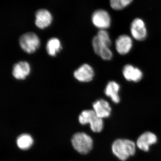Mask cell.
I'll list each match as a JSON object with an SVG mask.
<instances>
[{
  "instance_id": "obj_16",
  "label": "cell",
  "mask_w": 161,
  "mask_h": 161,
  "mask_svg": "<svg viewBox=\"0 0 161 161\" xmlns=\"http://www.w3.org/2000/svg\"><path fill=\"white\" fill-rule=\"evenodd\" d=\"M62 49L60 40L57 38H52L47 41L46 50L47 53L52 57H55Z\"/></svg>"
},
{
  "instance_id": "obj_12",
  "label": "cell",
  "mask_w": 161,
  "mask_h": 161,
  "mask_svg": "<svg viewBox=\"0 0 161 161\" xmlns=\"http://www.w3.org/2000/svg\"><path fill=\"white\" fill-rule=\"evenodd\" d=\"M93 110L98 117L108 118L111 115L112 108L109 103L103 99L97 100L93 104Z\"/></svg>"
},
{
  "instance_id": "obj_7",
  "label": "cell",
  "mask_w": 161,
  "mask_h": 161,
  "mask_svg": "<svg viewBox=\"0 0 161 161\" xmlns=\"http://www.w3.org/2000/svg\"><path fill=\"white\" fill-rule=\"evenodd\" d=\"M158 141L157 136L153 132H146L139 136L136 141V146L140 150L148 152L150 147L156 143Z\"/></svg>"
},
{
  "instance_id": "obj_8",
  "label": "cell",
  "mask_w": 161,
  "mask_h": 161,
  "mask_svg": "<svg viewBox=\"0 0 161 161\" xmlns=\"http://www.w3.org/2000/svg\"><path fill=\"white\" fill-rule=\"evenodd\" d=\"M92 46L95 53L104 60H109L113 57V53L110 47L103 42H101L95 36L92 40Z\"/></svg>"
},
{
  "instance_id": "obj_9",
  "label": "cell",
  "mask_w": 161,
  "mask_h": 161,
  "mask_svg": "<svg viewBox=\"0 0 161 161\" xmlns=\"http://www.w3.org/2000/svg\"><path fill=\"white\" fill-rule=\"evenodd\" d=\"M95 72L89 64H84L75 70L74 73L75 78L80 82H88L94 78Z\"/></svg>"
},
{
  "instance_id": "obj_15",
  "label": "cell",
  "mask_w": 161,
  "mask_h": 161,
  "mask_svg": "<svg viewBox=\"0 0 161 161\" xmlns=\"http://www.w3.org/2000/svg\"><path fill=\"white\" fill-rule=\"evenodd\" d=\"M119 90L120 86L118 83L115 81H110L107 84L104 91L105 94L111 98L114 103H118L120 102L119 95Z\"/></svg>"
},
{
  "instance_id": "obj_3",
  "label": "cell",
  "mask_w": 161,
  "mask_h": 161,
  "mask_svg": "<svg viewBox=\"0 0 161 161\" xmlns=\"http://www.w3.org/2000/svg\"><path fill=\"white\" fill-rule=\"evenodd\" d=\"M71 141L75 150L81 154H87L93 148V142L92 137L84 132L75 133L72 137Z\"/></svg>"
},
{
  "instance_id": "obj_1",
  "label": "cell",
  "mask_w": 161,
  "mask_h": 161,
  "mask_svg": "<svg viewBox=\"0 0 161 161\" xmlns=\"http://www.w3.org/2000/svg\"><path fill=\"white\" fill-rule=\"evenodd\" d=\"M136 146L134 142L130 140L118 139L112 144V151L120 160L125 161L135 154Z\"/></svg>"
},
{
  "instance_id": "obj_5",
  "label": "cell",
  "mask_w": 161,
  "mask_h": 161,
  "mask_svg": "<svg viewBox=\"0 0 161 161\" xmlns=\"http://www.w3.org/2000/svg\"><path fill=\"white\" fill-rule=\"evenodd\" d=\"M93 25L100 30H106L111 25V18L106 10L102 9L95 10L92 15Z\"/></svg>"
},
{
  "instance_id": "obj_6",
  "label": "cell",
  "mask_w": 161,
  "mask_h": 161,
  "mask_svg": "<svg viewBox=\"0 0 161 161\" xmlns=\"http://www.w3.org/2000/svg\"><path fill=\"white\" fill-rule=\"evenodd\" d=\"M130 32L132 37L138 41H143L147 37V31L143 20L136 18L132 21L130 26Z\"/></svg>"
},
{
  "instance_id": "obj_18",
  "label": "cell",
  "mask_w": 161,
  "mask_h": 161,
  "mask_svg": "<svg viewBox=\"0 0 161 161\" xmlns=\"http://www.w3.org/2000/svg\"><path fill=\"white\" fill-rule=\"evenodd\" d=\"M132 1L133 0H110V5L114 10H120L129 6Z\"/></svg>"
},
{
  "instance_id": "obj_10",
  "label": "cell",
  "mask_w": 161,
  "mask_h": 161,
  "mask_svg": "<svg viewBox=\"0 0 161 161\" xmlns=\"http://www.w3.org/2000/svg\"><path fill=\"white\" fill-rule=\"evenodd\" d=\"M52 22L53 16L47 9H40L36 12L35 24L40 29H44L48 27Z\"/></svg>"
},
{
  "instance_id": "obj_17",
  "label": "cell",
  "mask_w": 161,
  "mask_h": 161,
  "mask_svg": "<svg viewBox=\"0 0 161 161\" xmlns=\"http://www.w3.org/2000/svg\"><path fill=\"white\" fill-rule=\"evenodd\" d=\"M33 142L32 137L28 134H23L19 136L16 141L18 147L22 150H28L32 147Z\"/></svg>"
},
{
  "instance_id": "obj_2",
  "label": "cell",
  "mask_w": 161,
  "mask_h": 161,
  "mask_svg": "<svg viewBox=\"0 0 161 161\" xmlns=\"http://www.w3.org/2000/svg\"><path fill=\"white\" fill-rule=\"evenodd\" d=\"M79 122L81 125L90 124L92 131L95 132H101L103 128V119L98 117L93 110L82 111L79 116Z\"/></svg>"
},
{
  "instance_id": "obj_4",
  "label": "cell",
  "mask_w": 161,
  "mask_h": 161,
  "mask_svg": "<svg viewBox=\"0 0 161 161\" xmlns=\"http://www.w3.org/2000/svg\"><path fill=\"white\" fill-rule=\"evenodd\" d=\"M19 41L21 48L27 53H35L40 46V39L33 32H27L22 35Z\"/></svg>"
},
{
  "instance_id": "obj_13",
  "label": "cell",
  "mask_w": 161,
  "mask_h": 161,
  "mask_svg": "<svg viewBox=\"0 0 161 161\" xmlns=\"http://www.w3.org/2000/svg\"><path fill=\"white\" fill-rule=\"evenodd\" d=\"M123 75L126 80L130 81L137 82L143 78V73L138 68L131 64H126L123 68Z\"/></svg>"
},
{
  "instance_id": "obj_11",
  "label": "cell",
  "mask_w": 161,
  "mask_h": 161,
  "mask_svg": "<svg viewBox=\"0 0 161 161\" xmlns=\"http://www.w3.org/2000/svg\"><path fill=\"white\" fill-rule=\"evenodd\" d=\"M132 44V39L130 36L122 35L116 39L115 48L119 54L126 55L131 51Z\"/></svg>"
},
{
  "instance_id": "obj_14",
  "label": "cell",
  "mask_w": 161,
  "mask_h": 161,
  "mask_svg": "<svg viewBox=\"0 0 161 161\" xmlns=\"http://www.w3.org/2000/svg\"><path fill=\"white\" fill-rule=\"evenodd\" d=\"M31 66L26 61H20L15 64L13 69L14 77L18 80H23L30 74Z\"/></svg>"
},
{
  "instance_id": "obj_19",
  "label": "cell",
  "mask_w": 161,
  "mask_h": 161,
  "mask_svg": "<svg viewBox=\"0 0 161 161\" xmlns=\"http://www.w3.org/2000/svg\"><path fill=\"white\" fill-rule=\"evenodd\" d=\"M96 36L101 42H103L108 46H111L112 41L110 39L108 33L105 30H100L98 31Z\"/></svg>"
}]
</instances>
